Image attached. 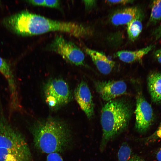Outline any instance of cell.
<instances>
[{
    "label": "cell",
    "mask_w": 161,
    "mask_h": 161,
    "mask_svg": "<svg viewBox=\"0 0 161 161\" xmlns=\"http://www.w3.org/2000/svg\"><path fill=\"white\" fill-rule=\"evenodd\" d=\"M95 85L100 97L107 102L125 94L127 89L126 83L123 80L97 81Z\"/></svg>",
    "instance_id": "8"
},
{
    "label": "cell",
    "mask_w": 161,
    "mask_h": 161,
    "mask_svg": "<svg viewBox=\"0 0 161 161\" xmlns=\"http://www.w3.org/2000/svg\"><path fill=\"white\" fill-rule=\"evenodd\" d=\"M132 149L126 142L120 146L117 153L118 161H128L133 155Z\"/></svg>",
    "instance_id": "17"
},
{
    "label": "cell",
    "mask_w": 161,
    "mask_h": 161,
    "mask_svg": "<svg viewBox=\"0 0 161 161\" xmlns=\"http://www.w3.org/2000/svg\"><path fill=\"white\" fill-rule=\"evenodd\" d=\"M142 10L137 7L125 8L117 10L111 16L110 20L114 25L127 24L131 21Z\"/></svg>",
    "instance_id": "11"
},
{
    "label": "cell",
    "mask_w": 161,
    "mask_h": 161,
    "mask_svg": "<svg viewBox=\"0 0 161 161\" xmlns=\"http://www.w3.org/2000/svg\"><path fill=\"white\" fill-rule=\"evenodd\" d=\"M153 36L156 40L161 39V23L153 31Z\"/></svg>",
    "instance_id": "21"
},
{
    "label": "cell",
    "mask_w": 161,
    "mask_h": 161,
    "mask_svg": "<svg viewBox=\"0 0 161 161\" xmlns=\"http://www.w3.org/2000/svg\"><path fill=\"white\" fill-rule=\"evenodd\" d=\"M128 161H145L143 159L138 156L134 154Z\"/></svg>",
    "instance_id": "24"
},
{
    "label": "cell",
    "mask_w": 161,
    "mask_h": 161,
    "mask_svg": "<svg viewBox=\"0 0 161 161\" xmlns=\"http://www.w3.org/2000/svg\"><path fill=\"white\" fill-rule=\"evenodd\" d=\"M75 98L87 117L90 119L94 115V104L89 89L86 83L82 81L75 88Z\"/></svg>",
    "instance_id": "9"
},
{
    "label": "cell",
    "mask_w": 161,
    "mask_h": 161,
    "mask_svg": "<svg viewBox=\"0 0 161 161\" xmlns=\"http://www.w3.org/2000/svg\"><path fill=\"white\" fill-rule=\"evenodd\" d=\"M43 93L46 103L52 110H56L66 105L72 98L68 84L60 78L49 79L44 86Z\"/></svg>",
    "instance_id": "5"
},
{
    "label": "cell",
    "mask_w": 161,
    "mask_h": 161,
    "mask_svg": "<svg viewBox=\"0 0 161 161\" xmlns=\"http://www.w3.org/2000/svg\"><path fill=\"white\" fill-rule=\"evenodd\" d=\"M60 2L59 0H44L43 6L48 7L59 8Z\"/></svg>",
    "instance_id": "18"
},
{
    "label": "cell",
    "mask_w": 161,
    "mask_h": 161,
    "mask_svg": "<svg viewBox=\"0 0 161 161\" xmlns=\"http://www.w3.org/2000/svg\"><path fill=\"white\" fill-rule=\"evenodd\" d=\"M148 89L153 102L161 103V73H151L147 79Z\"/></svg>",
    "instance_id": "12"
},
{
    "label": "cell",
    "mask_w": 161,
    "mask_h": 161,
    "mask_svg": "<svg viewBox=\"0 0 161 161\" xmlns=\"http://www.w3.org/2000/svg\"><path fill=\"white\" fill-rule=\"evenodd\" d=\"M29 130L34 147L43 153L63 152L73 143L71 127L66 122L57 117L49 116L36 120Z\"/></svg>",
    "instance_id": "2"
},
{
    "label": "cell",
    "mask_w": 161,
    "mask_h": 161,
    "mask_svg": "<svg viewBox=\"0 0 161 161\" xmlns=\"http://www.w3.org/2000/svg\"><path fill=\"white\" fill-rule=\"evenodd\" d=\"M151 13L148 25H154L161 20V0H154L151 3Z\"/></svg>",
    "instance_id": "16"
},
{
    "label": "cell",
    "mask_w": 161,
    "mask_h": 161,
    "mask_svg": "<svg viewBox=\"0 0 161 161\" xmlns=\"http://www.w3.org/2000/svg\"><path fill=\"white\" fill-rule=\"evenodd\" d=\"M155 135L157 138H161V123L155 132Z\"/></svg>",
    "instance_id": "25"
},
{
    "label": "cell",
    "mask_w": 161,
    "mask_h": 161,
    "mask_svg": "<svg viewBox=\"0 0 161 161\" xmlns=\"http://www.w3.org/2000/svg\"><path fill=\"white\" fill-rule=\"evenodd\" d=\"M143 15L141 10L131 21L127 24L128 37L132 41L136 40L142 31V21Z\"/></svg>",
    "instance_id": "15"
},
{
    "label": "cell",
    "mask_w": 161,
    "mask_h": 161,
    "mask_svg": "<svg viewBox=\"0 0 161 161\" xmlns=\"http://www.w3.org/2000/svg\"><path fill=\"white\" fill-rule=\"evenodd\" d=\"M84 51L101 73L108 75L111 72L114 66V61L109 60L103 53L87 48H85Z\"/></svg>",
    "instance_id": "10"
},
{
    "label": "cell",
    "mask_w": 161,
    "mask_h": 161,
    "mask_svg": "<svg viewBox=\"0 0 161 161\" xmlns=\"http://www.w3.org/2000/svg\"><path fill=\"white\" fill-rule=\"evenodd\" d=\"M134 1L133 0H106V2L110 4H125L131 3Z\"/></svg>",
    "instance_id": "20"
},
{
    "label": "cell",
    "mask_w": 161,
    "mask_h": 161,
    "mask_svg": "<svg viewBox=\"0 0 161 161\" xmlns=\"http://www.w3.org/2000/svg\"><path fill=\"white\" fill-rule=\"evenodd\" d=\"M135 113V129L140 133L145 132L153 122L154 114L151 105L141 94L136 98Z\"/></svg>",
    "instance_id": "7"
},
{
    "label": "cell",
    "mask_w": 161,
    "mask_h": 161,
    "mask_svg": "<svg viewBox=\"0 0 161 161\" xmlns=\"http://www.w3.org/2000/svg\"><path fill=\"white\" fill-rule=\"evenodd\" d=\"M0 161H34L24 137L8 121L1 106Z\"/></svg>",
    "instance_id": "4"
},
{
    "label": "cell",
    "mask_w": 161,
    "mask_h": 161,
    "mask_svg": "<svg viewBox=\"0 0 161 161\" xmlns=\"http://www.w3.org/2000/svg\"><path fill=\"white\" fill-rule=\"evenodd\" d=\"M0 73L7 82L9 90L16 91L18 88L16 80L13 72L10 63L0 56Z\"/></svg>",
    "instance_id": "14"
},
{
    "label": "cell",
    "mask_w": 161,
    "mask_h": 161,
    "mask_svg": "<svg viewBox=\"0 0 161 161\" xmlns=\"http://www.w3.org/2000/svg\"><path fill=\"white\" fill-rule=\"evenodd\" d=\"M154 47V45H151L134 51L121 50L117 52L116 55L122 61L131 63L141 61Z\"/></svg>",
    "instance_id": "13"
},
{
    "label": "cell",
    "mask_w": 161,
    "mask_h": 161,
    "mask_svg": "<svg viewBox=\"0 0 161 161\" xmlns=\"http://www.w3.org/2000/svg\"><path fill=\"white\" fill-rule=\"evenodd\" d=\"M47 48L48 50L59 54L66 61L76 66L84 64L83 52L74 43L62 36H56Z\"/></svg>",
    "instance_id": "6"
},
{
    "label": "cell",
    "mask_w": 161,
    "mask_h": 161,
    "mask_svg": "<svg viewBox=\"0 0 161 161\" xmlns=\"http://www.w3.org/2000/svg\"><path fill=\"white\" fill-rule=\"evenodd\" d=\"M46 161H64L59 153H53L48 154Z\"/></svg>",
    "instance_id": "19"
},
{
    "label": "cell",
    "mask_w": 161,
    "mask_h": 161,
    "mask_svg": "<svg viewBox=\"0 0 161 161\" xmlns=\"http://www.w3.org/2000/svg\"><path fill=\"white\" fill-rule=\"evenodd\" d=\"M154 55L158 62L161 64V48L156 50L154 53Z\"/></svg>",
    "instance_id": "23"
},
{
    "label": "cell",
    "mask_w": 161,
    "mask_h": 161,
    "mask_svg": "<svg viewBox=\"0 0 161 161\" xmlns=\"http://www.w3.org/2000/svg\"><path fill=\"white\" fill-rule=\"evenodd\" d=\"M86 9L89 10L92 8L94 7L96 4L95 1H83Z\"/></svg>",
    "instance_id": "22"
},
{
    "label": "cell",
    "mask_w": 161,
    "mask_h": 161,
    "mask_svg": "<svg viewBox=\"0 0 161 161\" xmlns=\"http://www.w3.org/2000/svg\"><path fill=\"white\" fill-rule=\"evenodd\" d=\"M100 122L102 133L100 150L103 152L110 141L127 128L132 114L131 105L122 99H114L103 107Z\"/></svg>",
    "instance_id": "3"
},
{
    "label": "cell",
    "mask_w": 161,
    "mask_h": 161,
    "mask_svg": "<svg viewBox=\"0 0 161 161\" xmlns=\"http://www.w3.org/2000/svg\"><path fill=\"white\" fill-rule=\"evenodd\" d=\"M4 26L13 33L21 36H31L51 31L64 32L78 38L90 35V28L75 22L49 19L27 10L5 18Z\"/></svg>",
    "instance_id": "1"
},
{
    "label": "cell",
    "mask_w": 161,
    "mask_h": 161,
    "mask_svg": "<svg viewBox=\"0 0 161 161\" xmlns=\"http://www.w3.org/2000/svg\"><path fill=\"white\" fill-rule=\"evenodd\" d=\"M156 157L158 161H161V148L157 153Z\"/></svg>",
    "instance_id": "26"
}]
</instances>
